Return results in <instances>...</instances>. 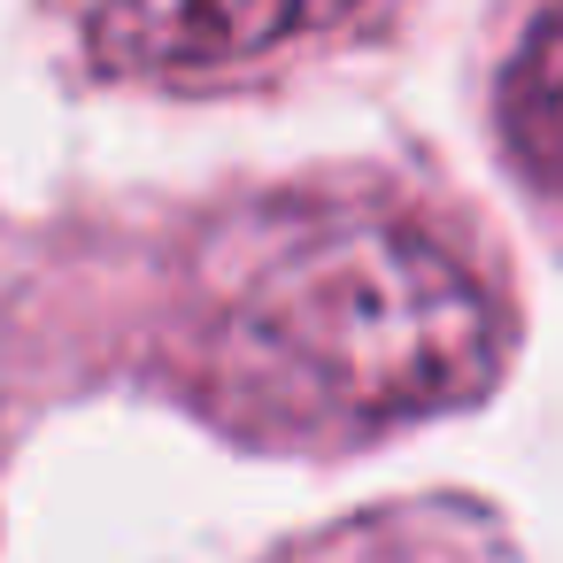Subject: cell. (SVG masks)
<instances>
[{"instance_id": "obj_3", "label": "cell", "mask_w": 563, "mask_h": 563, "mask_svg": "<svg viewBox=\"0 0 563 563\" xmlns=\"http://www.w3.org/2000/svg\"><path fill=\"white\" fill-rule=\"evenodd\" d=\"M271 563H525V555L478 501H386L278 548Z\"/></svg>"}, {"instance_id": "obj_4", "label": "cell", "mask_w": 563, "mask_h": 563, "mask_svg": "<svg viewBox=\"0 0 563 563\" xmlns=\"http://www.w3.org/2000/svg\"><path fill=\"white\" fill-rule=\"evenodd\" d=\"M501 140H509L517 170L563 201V0L517 40V55L501 70Z\"/></svg>"}, {"instance_id": "obj_2", "label": "cell", "mask_w": 563, "mask_h": 563, "mask_svg": "<svg viewBox=\"0 0 563 563\" xmlns=\"http://www.w3.org/2000/svg\"><path fill=\"white\" fill-rule=\"evenodd\" d=\"M78 40L117 78L217 86L332 40L363 0H70Z\"/></svg>"}, {"instance_id": "obj_1", "label": "cell", "mask_w": 563, "mask_h": 563, "mask_svg": "<svg viewBox=\"0 0 563 563\" xmlns=\"http://www.w3.org/2000/svg\"><path fill=\"white\" fill-rule=\"evenodd\" d=\"M194 394L247 440L347 448L463 409L509 363L471 232L386 186H286L194 247Z\"/></svg>"}]
</instances>
